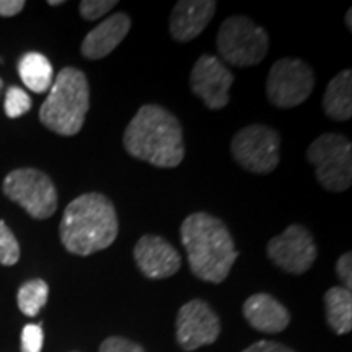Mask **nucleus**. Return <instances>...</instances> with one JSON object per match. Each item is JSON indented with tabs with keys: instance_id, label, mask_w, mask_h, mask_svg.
Instances as JSON below:
<instances>
[{
	"instance_id": "nucleus-27",
	"label": "nucleus",
	"mask_w": 352,
	"mask_h": 352,
	"mask_svg": "<svg viewBox=\"0 0 352 352\" xmlns=\"http://www.w3.org/2000/svg\"><path fill=\"white\" fill-rule=\"evenodd\" d=\"M241 352H296V351H292L290 347L276 341H258L254 342V344L248 346Z\"/></svg>"
},
{
	"instance_id": "nucleus-13",
	"label": "nucleus",
	"mask_w": 352,
	"mask_h": 352,
	"mask_svg": "<svg viewBox=\"0 0 352 352\" xmlns=\"http://www.w3.org/2000/svg\"><path fill=\"white\" fill-rule=\"evenodd\" d=\"M134 261L145 277L160 280L179 271L182 254L164 236L144 235L134 246Z\"/></svg>"
},
{
	"instance_id": "nucleus-10",
	"label": "nucleus",
	"mask_w": 352,
	"mask_h": 352,
	"mask_svg": "<svg viewBox=\"0 0 352 352\" xmlns=\"http://www.w3.org/2000/svg\"><path fill=\"white\" fill-rule=\"evenodd\" d=\"M266 253L279 270L289 274H303L314 266L318 248L305 227L292 223L280 235L270 240Z\"/></svg>"
},
{
	"instance_id": "nucleus-25",
	"label": "nucleus",
	"mask_w": 352,
	"mask_h": 352,
	"mask_svg": "<svg viewBox=\"0 0 352 352\" xmlns=\"http://www.w3.org/2000/svg\"><path fill=\"white\" fill-rule=\"evenodd\" d=\"M100 352H145V349L138 342H132L126 338L111 336L101 342Z\"/></svg>"
},
{
	"instance_id": "nucleus-9",
	"label": "nucleus",
	"mask_w": 352,
	"mask_h": 352,
	"mask_svg": "<svg viewBox=\"0 0 352 352\" xmlns=\"http://www.w3.org/2000/svg\"><path fill=\"white\" fill-rule=\"evenodd\" d=\"M315 88V74L298 57L276 60L267 74L266 95L277 108H296L307 101Z\"/></svg>"
},
{
	"instance_id": "nucleus-1",
	"label": "nucleus",
	"mask_w": 352,
	"mask_h": 352,
	"mask_svg": "<svg viewBox=\"0 0 352 352\" xmlns=\"http://www.w3.org/2000/svg\"><path fill=\"white\" fill-rule=\"evenodd\" d=\"M179 235L192 274L206 283H223L240 254L226 222L208 212L189 214Z\"/></svg>"
},
{
	"instance_id": "nucleus-28",
	"label": "nucleus",
	"mask_w": 352,
	"mask_h": 352,
	"mask_svg": "<svg viewBox=\"0 0 352 352\" xmlns=\"http://www.w3.org/2000/svg\"><path fill=\"white\" fill-rule=\"evenodd\" d=\"M23 8V0H0V16H15Z\"/></svg>"
},
{
	"instance_id": "nucleus-14",
	"label": "nucleus",
	"mask_w": 352,
	"mask_h": 352,
	"mask_svg": "<svg viewBox=\"0 0 352 352\" xmlns=\"http://www.w3.org/2000/svg\"><path fill=\"white\" fill-rule=\"evenodd\" d=\"M217 2L214 0H182L170 16V33L175 41L188 43L199 36L214 19Z\"/></svg>"
},
{
	"instance_id": "nucleus-7",
	"label": "nucleus",
	"mask_w": 352,
	"mask_h": 352,
	"mask_svg": "<svg viewBox=\"0 0 352 352\" xmlns=\"http://www.w3.org/2000/svg\"><path fill=\"white\" fill-rule=\"evenodd\" d=\"M3 195L21 206L33 219H50L57 209V191L52 179L36 168H19L6 176Z\"/></svg>"
},
{
	"instance_id": "nucleus-31",
	"label": "nucleus",
	"mask_w": 352,
	"mask_h": 352,
	"mask_svg": "<svg viewBox=\"0 0 352 352\" xmlns=\"http://www.w3.org/2000/svg\"><path fill=\"white\" fill-rule=\"evenodd\" d=\"M2 87H3V82H2V78H0V91H2Z\"/></svg>"
},
{
	"instance_id": "nucleus-26",
	"label": "nucleus",
	"mask_w": 352,
	"mask_h": 352,
	"mask_svg": "<svg viewBox=\"0 0 352 352\" xmlns=\"http://www.w3.org/2000/svg\"><path fill=\"white\" fill-rule=\"evenodd\" d=\"M336 274L341 279L342 287L351 290L352 287V256L351 252L341 254L336 263Z\"/></svg>"
},
{
	"instance_id": "nucleus-5",
	"label": "nucleus",
	"mask_w": 352,
	"mask_h": 352,
	"mask_svg": "<svg viewBox=\"0 0 352 352\" xmlns=\"http://www.w3.org/2000/svg\"><path fill=\"white\" fill-rule=\"evenodd\" d=\"M217 50L220 57L230 65L252 67L263 63L266 57L270 51V36L263 26L248 16L233 15L220 25Z\"/></svg>"
},
{
	"instance_id": "nucleus-24",
	"label": "nucleus",
	"mask_w": 352,
	"mask_h": 352,
	"mask_svg": "<svg viewBox=\"0 0 352 352\" xmlns=\"http://www.w3.org/2000/svg\"><path fill=\"white\" fill-rule=\"evenodd\" d=\"M44 333L41 324H26L21 331V352H41Z\"/></svg>"
},
{
	"instance_id": "nucleus-29",
	"label": "nucleus",
	"mask_w": 352,
	"mask_h": 352,
	"mask_svg": "<svg viewBox=\"0 0 352 352\" xmlns=\"http://www.w3.org/2000/svg\"><path fill=\"white\" fill-rule=\"evenodd\" d=\"M344 23L347 26V30H352V8H349L346 13V19H344Z\"/></svg>"
},
{
	"instance_id": "nucleus-20",
	"label": "nucleus",
	"mask_w": 352,
	"mask_h": 352,
	"mask_svg": "<svg viewBox=\"0 0 352 352\" xmlns=\"http://www.w3.org/2000/svg\"><path fill=\"white\" fill-rule=\"evenodd\" d=\"M50 297V287L43 279H33L25 283L16 294V302L21 314L26 316H36L39 310L46 305Z\"/></svg>"
},
{
	"instance_id": "nucleus-23",
	"label": "nucleus",
	"mask_w": 352,
	"mask_h": 352,
	"mask_svg": "<svg viewBox=\"0 0 352 352\" xmlns=\"http://www.w3.org/2000/svg\"><path fill=\"white\" fill-rule=\"evenodd\" d=\"M116 6V0H83L78 6V10H80L83 20L95 21L111 12Z\"/></svg>"
},
{
	"instance_id": "nucleus-16",
	"label": "nucleus",
	"mask_w": 352,
	"mask_h": 352,
	"mask_svg": "<svg viewBox=\"0 0 352 352\" xmlns=\"http://www.w3.org/2000/svg\"><path fill=\"white\" fill-rule=\"evenodd\" d=\"M246 321L261 333H280L289 327L290 314L270 294H254L243 305Z\"/></svg>"
},
{
	"instance_id": "nucleus-8",
	"label": "nucleus",
	"mask_w": 352,
	"mask_h": 352,
	"mask_svg": "<svg viewBox=\"0 0 352 352\" xmlns=\"http://www.w3.org/2000/svg\"><path fill=\"white\" fill-rule=\"evenodd\" d=\"M230 151L241 168L267 175L279 164L280 135L270 126L250 124L233 135Z\"/></svg>"
},
{
	"instance_id": "nucleus-22",
	"label": "nucleus",
	"mask_w": 352,
	"mask_h": 352,
	"mask_svg": "<svg viewBox=\"0 0 352 352\" xmlns=\"http://www.w3.org/2000/svg\"><path fill=\"white\" fill-rule=\"evenodd\" d=\"M32 98L23 88L10 87L6 94V114L12 120L23 116L32 109Z\"/></svg>"
},
{
	"instance_id": "nucleus-4",
	"label": "nucleus",
	"mask_w": 352,
	"mask_h": 352,
	"mask_svg": "<svg viewBox=\"0 0 352 352\" xmlns=\"http://www.w3.org/2000/svg\"><path fill=\"white\" fill-rule=\"evenodd\" d=\"M90 108V85L80 69L64 67L39 109V121L56 134L70 138L80 132Z\"/></svg>"
},
{
	"instance_id": "nucleus-2",
	"label": "nucleus",
	"mask_w": 352,
	"mask_h": 352,
	"mask_svg": "<svg viewBox=\"0 0 352 352\" xmlns=\"http://www.w3.org/2000/svg\"><path fill=\"white\" fill-rule=\"evenodd\" d=\"M122 145L129 155L158 168H175L184 158L183 127L160 104L139 108L122 134Z\"/></svg>"
},
{
	"instance_id": "nucleus-3",
	"label": "nucleus",
	"mask_w": 352,
	"mask_h": 352,
	"mask_svg": "<svg viewBox=\"0 0 352 352\" xmlns=\"http://www.w3.org/2000/svg\"><path fill=\"white\" fill-rule=\"evenodd\" d=\"M120 233L114 204L101 192H87L65 208L59 226L64 248L77 256H90L114 243Z\"/></svg>"
},
{
	"instance_id": "nucleus-15",
	"label": "nucleus",
	"mask_w": 352,
	"mask_h": 352,
	"mask_svg": "<svg viewBox=\"0 0 352 352\" xmlns=\"http://www.w3.org/2000/svg\"><path fill=\"white\" fill-rule=\"evenodd\" d=\"M131 30V19L126 13L118 12L108 16L83 38L80 52L90 60L104 59L124 41Z\"/></svg>"
},
{
	"instance_id": "nucleus-19",
	"label": "nucleus",
	"mask_w": 352,
	"mask_h": 352,
	"mask_svg": "<svg viewBox=\"0 0 352 352\" xmlns=\"http://www.w3.org/2000/svg\"><path fill=\"white\" fill-rule=\"evenodd\" d=\"M327 321L336 334H347L352 329V294L351 290L331 287L324 294Z\"/></svg>"
},
{
	"instance_id": "nucleus-11",
	"label": "nucleus",
	"mask_w": 352,
	"mask_h": 352,
	"mask_svg": "<svg viewBox=\"0 0 352 352\" xmlns=\"http://www.w3.org/2000/svg\"><path fill=\"white\" fill-rule=\"evenodd\" d=\"M220 320L208 302L189 300L176 315V341L184 351H196L219 340Z\"/></svg>"
},
{
	"instance_id": "nucleus-6",
	"label": "nucleus",
	"mask_w": 352,
	"mask_h": 352,
	"mask_svg": "<svg viewBox=\"0 0 352 352\" xmlns=\"http://www.w3.org/2000/svg\"><path fill=\"white\" fill-rule=\"evenodd\" d=\"M308 164L324 189L342 192L352 184V144L342 134L328 132L320 135L307 148Z\"/></svg>"
},
{
	"instance_id": "nucleus-30",
	"label": "nucleus",
	"mask_w": 352,
	"mask_h": 352,
	"mask_svg": "<svg viewBox=\"0 0 352 352\" xmlns=\"http://www.w3.org/2000/svg\"><path fill=\"white\" fill-rule=\"evenodd\" d=\"M47 3H50V6H52V7H56V6H63V0H50V2H47Z\"/></svg>"
},
{
	"instance_id": "nucleus-12",
	"label": "nucleus",
	"mask_w": 352,
	"mask_h": 352,
	"mask_svg": "<svg viewBox=\"0 0 352 352\" xmlns=\"http://www.w3.org/2000/svg\"><path fill=\"white\" fill-rule=\"evenodd\" d=\"M233 74L219 57L202 54L189 76L192 94L212 111L226 108L230 101Z\"/></svg>"
},
{
	"instance_id": "nucleus-17",
	"label": "nucleus",
	"mask_w": 352,
	"mask_h": 352,
	"mask_svg": "<svg viewBox=\"0 0 352 352\" xmlns=\"http://www.w3.org/2000/svg\"><path fill=\"white\" fill-rule=\"evenodd\" d=\"M323 109L334 121H347L352 116V72L341 70L329 80L323 96Z\"/></svg>"
},
{
	"instance_id": "nucleus-18",
	"label": "nucleus",
	"mask_w": 352,
	"mask_h": 352,
	"mask_svg": "<svg viewBox=\"0 0 352 352\" xmlns=\"http://www.w3.org/2000/svg\"><path fill=\"white\" fill-rule=\"evenodd\" d=\"M21 82L34 94H44L54 82V70L46 56L41 52H26L19 63Z\"/></svg>"
},
{
	"instance_id": "nucleus-21",
	"label": "nucleus",
	"mask_w": 352,
	"mask_h": 352,
	"mask_svg": "<svg viewBox=\"0 0 352 352\" xmlns=\"http://www.w3.org/2000/svg\"><path fill=\"white\" fill-rule=\"evenodd\" d=\"M20 259V245L16 236L7 227L3 220H0V264L13 266Z\"/></svg>"
}]
</instances>
